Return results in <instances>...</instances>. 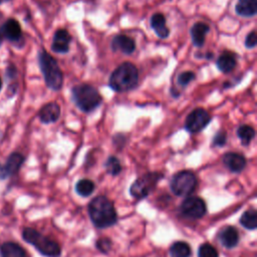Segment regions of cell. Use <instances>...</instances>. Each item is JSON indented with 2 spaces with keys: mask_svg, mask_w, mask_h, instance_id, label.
I'll use <instances>...</instances> for the list:
<instances>
[{
  "mask_svg": "<svg viewBox=\"0 0 257 257\" xmlns=\"http://www.w3.org/2000/svg\"><path fill=\"white\" fill-rule=\"evenodd\" d=\"M170 187L172 192L179 197L189 196L197 187V178L191 171L184 170L175 174L171 180Z\"/></svg>",
  "mask_w": 257,
  "mask_h": 257,
  "instance_id": "cell-7",
  "label": "cell"
},
{
  "mask_svg": "<svg viewBox=\"0 0 257 257\" xmlns=\"http://www.w3.org/2000/svg\"><path fill=\"white\" fill-rule=\"evenodd\" d=\"M110 47L113 51H119L123 54H132L136 49V42L127 35L117 34L112 38Z\"/></svg>",
  "mask_w": 257,
  "mask_h": 257,
  "instance_id": "cell-11",
  "label": "cell"
},
{
  "mask_svg": "<svg viewBox=\"0 0 257 257\" xmlns=\"http://www.w3.org/2000/svg\"><path fill=\"white\" fill-rule=\"evenodd\" d=\"M218 239L225 248L232 249L238 245L240 237L238 230L235 227L225 226L219 231Z\"/></svg>",
  "mask_w": 257,
  "mask_h": 257,
  "instance_id": "cell-13",
  "label": "cell"
},
{
  "mask_svg": "<svg viewBox=\"0 0 257 257\" xmlns=\"http://www.w3.org/2000/svg\"><path fill=\"white\" fill-rule=\"evenodd\" d=\"M240 224L248 230H255L257 227V212H256V210L249 209V210L245 211L240 218Z\"/></svg>",
  "mask_w": 257,
  "mask_h": 257,
  "instance_id": "cell-23",
  "label": "cell"
},
{
  "mask_svg": "<svg viewBox=\"0 0 257 257\" xmlns=\"http://www.w3.org/2000/svg\"><path fill=\"white\" fill-rule=\"evenodd\" d=\"M222 161L224 166L232 173L242 172L247 165V161L243 155L233 152L226 153L223 156Z\"/></svg>",
  "mask_w": 257,
  "mask_h": 257,
  "instance_id": "cell-10",
  "label": "cell"
},
{
  "mask_svg": "<svg viewBox=\"0 0 257 257\" xmlns=\"http://www.w3.org/2000/svg\"><path fill=\"white\" fill-rule=\"evenodd\" d=\"M198 257H219V253L210 243H203L199 246Z\"/></svg>",
  "mask_w": 257,
  "mask_h": 257,
  "instance_id": "cell-27",
  "label": "cell"
},
{
  "mask_svg": "<svg viewBox=\"0 0 257 257\" xmlns=\"http://www.w3.org/2000/svg\"><path fill=\"white\" fill-rule=\"evenodd\" d=\"M195 79V73L192 71H184L178 76V83L182 86H187L192 80Z\"/></svg>",
  "mask_w": 257,
  "mask_h": 257,
  "instance_id": "cell-29",
  "label": "cell"
},
{
  "mask_svg": "<svg viewBox=\"0 0 257 257\" xmlns=\"http://www.w3.org/2000/svg\"><path fill=\"white\" fill-rule=\"evenodd\" d=\"M71 35L66 29H58L54 35L51 44L52 51L56 53H66L69 50Z\"/></svg>",
  "mask_w": 257,
  "mask_h": 257,
  "instance_id": "cell-12",
  "label": "cell"
},
{
  "mask_svg": "<svg viewBox=\"0 0 257 257\" xmlns=\"http://www.w3.org/2000/svg\"><path fill=\"white\" fill-rule=\"evenodd\" d=\"M1 86H2V81H1V79H0V89H1Z\"/></svg>",
  "mask_w": 257,
  "mask_h": 257,
  "instance_id": "cell-34",
  "label": "cell"
},
{
  "mask_svg": "<svg viewBox=\"0 0 257 257\" xmlns=\"http://www.w3.org/2000/svg\"><path fill=\"white\" fill-rule=\"evenodd\" d=\"M210 31V27L208 24L204 22H196L191 27V37L192 42L196 47L203 46L206 38V34Z\"/></svg>",
  "mask_w": 257,
  "mask_h": 257,
  "instance_id": "cell-15",
  "label": "cell"
},
{
  "mask_svg": "<svg viewBox=\"0 0 257 257\" xmlns=\"http://www.w3.org/2000/svg\"><path fill=\"white\" fill-rule=\"evenodd\" d=\"M171 257H191L192 250L190 245L184 241H177L170 247Z\"/></svg>",
  "mask_w": 257,
  "mask_h": 257,
  "instance_id": "cell-22",
  "label": "cell"
},
{
  "mask_svg": "<svg viewBox=\"0 0 257 257\" xmlns=\"http://www.w3.org/2000/svg\"><path fill=\"white\" fill-rule=\"evenodd\" d=\"M139 82V71L135 64L123 62L110 74L109 87L116 92H126L137 87Z\"/></svg>",
  "mask_w": 257,
  "mask_h": 257,
  "instance_id": "cell-2",
  "label": "cell"
},
{
  "mask_svg": "<svg viewBox=\"0 0 257 257\" xmlns=\"http://www.w3.org/2000/svg\"><path fill=\"white\" fill-rule=\"evenodd\" d=\"M8 177V174L4 168L3 165L0 164V180H3V179H6Z\"/></svg>",
  "mask_w": 257,
  "mask_h": 257,
  "instance_id": "cell-32",
  "label": "cell"
},
{
  "mask_svg": "<svg viewBox=\"0 0 257 257\" xmlns=\"http://www.w3.org/2000/svg\"><path fill=\"white\" fill-rule=\"evenodd\" d=\"M92 224L99 229L113 226L117 221V214L112 202L104 196L93 198L87 206Z\"/></svg>",
  "mask_w": 257,
  "mask_h": 257,
  "instance_id": "cell-1",
  "label": "cell"
},
{
  "mask_svg": "<svg viewBox=\"0 0 257 257\" xmlns=\"http://www.w3.org/2000/svg\"><path fill=\"white\" fill-rule=\"evenodd\" d=\"M95 247L102 253H108L112 247V243L108 238H100L95 242Z\"/></svg>",
  "mask_w": 257,
  "mask_h": 257,
  "instance_id": "cell-28",
  "label": "cell"
},
{
  "mask_svg": "<svg viewBox=\"0 0 257 257\" xmlns=\"http://www.w3.org/2000/svg\"><path fill=\"white\" fill-rule=\"evenodd\" d=\"M1 257H27L25 250L15 242H5L0 246Z\"/></svg>",
  "mask_w": 257,
  "mask_h": 257,
  "instance_id": "cell-20",
  "label": "cell"
},
{
  "mask_svg": "<svg viewBox=\"0 0 257 257\" xmlns=\"http://www.w3.org/2000/svg\"><path fill=\"white\" fill-rule=\"evenodd\" d=\"M38 61L46 85L52 90H59L63 83V73L55 58L45 50H41Z\"/></svg>",
  "mask_w": 257,
  "mask_h": 257,
  "instance_id": "cell-4",
  "label": "cell"
},
{
  "mask_svg": "<svg viewBox=\"0 0 257 257\" xmlns=\"http://www.w3.org/2000/svg\"><path fill=\"white\" fill-rule=\"evenodd\" d=\"M6 1H8V0H0V3H3V2H6Z\"/></svg>",
  "mask_w": 257,
  "mask_h": 257,
  "instance_id": "cell-33",
  "label": "cell"
},
{
  "mask_svg": "<svg viewBox=\"0 0 257 257\" xmlns=\"http://www.w3.org/2000/svg\"><path fill=\"white\" fill-rule=\"evenodd\" d=\"M104 168L107 174L117 176L121 172V165L119 160L114 156H109L104 163Z\"/></svg>",
  "mask_w": 257,
  "mask_h": 257,
  "instance_id": "cell-26",
  "label": "cell"
},
{
  "mask_svg": "<svg viewBox=\"0 0 257 257\" xmlns=\"http://www.w3.org/2000/svg\"><path fill=\"white\" fill-rule=\"evenodd\" d=\"M236 64H237L236 55L229 51H226L223 54H221L216 62L218 69L224 73L231 72L235 68Z\"/></svg>",
  "mask_w": 257,
  "mask_h": 257,
  "instance_id": "cell-19",
  "label": "cell"
},
{
  "mask_svg": "<svg viewBox=\"0 0 257 257\" xmlns=\"http://www.w3.org/2000/svg\"><path fill=\"white\" fill-rule=\"evenodd\" d=\"M23 163H24V157L21 154H19V153L11 154L8 157L6 164L4 166L8 176L16 174L19 171V169L21 168Z\"/></svg>",
  "mask_w": 257,
  "mask_h": 257,
  "instance_id": "cell-21",
  "label": "cell"
},
{
  "mask_svg": "<svg viewBox=\"0 0 257 257\" xmlns=\"http://www.w3.org/2000/svg\"><path fill=\"white\" fill-rule=\"evenodd\" d=\"M71 96L72 101L83 112H90L94 110L102 101V97L98 90L87 83H81L73 86L71 89Z\"/></svg>",
  "mask_w": 257,
  "mask_h": 257,
  "instance_id": "cell-3",
  "label": "cell"
},
{
  "mask_svg": "<svg viewBox=\"0 0 257 257\" xmlns=\"http://www.w3.org/2000/svg\"><path fill=\"white\" fill-rule=\"evenodd\" d=\"M22 238L45 257H59L61 254L60 246L56 241L49 239L33 228H25L22 231Z\"/></svg>",
  "mask_w": 257,
  "mask_h": 257,
  "instance_id": "cell-5",
  "label": "cell"
},
{
  "mask_svg": "<svg viewBox=\"0 0 257 257\" xmlns=\"http://www.w3.org/2000/svg\"><path fill=\"white\" fill-rule=\"evenodd\" d=\"M2 36L11 40V41H17L21 38V27L17 20L15 19H8L1 29Z\"/></svg>",
  "mask_w": 257,
  "mask_h": 257,
  "instance_id": "cell-16",
  "label": "cell"
},
{
  "mask_svg": "<svg viewBox=\"0 0 257 257\" xmlns=\"http://www.w3.org/2000/svg\"><path fill=\"white\" fill-rule=\"evenodd\" d=\"M60 115V106L56 102H48L39 111V118L43 123L55 122Z\"/></svg>",
  "mask_w": 257,
  "mask_h": 257,
  "instance_id": "cell-14",
  "label": "cell"
},
{
  "mask_svg": "<svg viewBox=\"0 0 257 257\" xmlns=\"http://www.w3.org/2000/svg\"><path fill=\"white\" fill-rule=\"evenodd\" d=\"M94 189V183L88 179H81L75 184V191L81 197H88L93 193Z\"/></svg>",
  "mask_w": 257,
  "mask_h": 257,
  "instance_id": "cell-25",
  "label": "cell"
},
{
  "mask_svg": "<svg viewBox=\"0 0 257 257\" xmlns=\"http://www.w3.org/2000/svg\"><path fill=\"white\" fill-rule=\"evenodd\" d=\"M180 211L184 217L197 220L206 215L207 206L202 198L197 196H189L182 202Z\"/></svg>",
  "mask_w": 257,
  "mask_h": 257,
  "instance_id": "cell-8",
  "label": "cell"
},
{
  "mask_svg": "<svg viewBox=\"0 0 257 257\" xmlns=\"http://www.w3.org/2000/svg\"><path fill=\"white\" fill-rule=\"evenodd\" d=\"M257 43V36H256V32L255 31H251L245 39V47L246 48H254L256 46Z\"/></svg>",
  "mask_w": 257,
  "mask_h": 257,
  "instance_id": "cell-31",
  "label": "cell"
},
{
  "mask_svg": "<svg viewBox=\"0 0 257 257\" xmlns=\"http://www.w3.org/2000/svg\"><path fill=\"white\" fill-rule=\"evenodd\" d=\"M237 136L243 146H248L255 137V130L249 124H242L237 128Z\"/></svg>",
  "mask_w": 257,
  "mask_h": 257,
  "instance_id": "cell-24",
  "label": "cell"
},
{
  "mask_svg": "<svg viewBox=\"0 0 257 257\" xmlns=\"http://www.w3.org/2000/svg\"><path fill=\"white\" fill-rule=\"evenodd\" d=\"M0 16H1V14H0Z\"/></svg>",
  "mask_w": 257,
  "mask_h": 257,
  "instance_id": "cell-35",
  "label": "cell"
},
{
  "mask_svg": "<svg viewBox=\"0 0 257 257\" xmlns=\"http://www.w3.org/2000/svg\"><path fill=\"white\" fill-rule=\"evenodd\" d=\"M163 178V174L159 172L148 173L138 178L130 187V194L137 200L148 197L156 188L158 182Z\"/></svg>",
  "mask_w": 257,
  "mask_h": 257,
  "instance_id": "cell-6",
  "label": "cell"
},
{
  "mask_svg": "<svg viewBox=\"0 0 257 257\" xmlns=\"http://www.w3.org/2000/svg\"><path fill=\"white\" fill-rule=\"evenodd\" d=\"M235 11L242 17H253L257 13V0H238Z\"/></svg>",
  "mask_w": 257,
  "mask_h": 257,
  "instance_id": "cell-18",
  "label": "cell"
},
{
  "mask_svg": "<svg viewBox=\"0 0 257 257\" xmlns=\"http://www.w3.org/2000/svg\"><path fill=\"white\" fill-rule=\"evenodd\" d=\"M227 143V134L226 132H218L215 136H214V139H213V146L214 147H219V148H222L226 145Z\"/></svg>",
  "mask_w": 257,
  "mask_h": 257,
  "instance_id": "cell-30",
  "label": "cell"
},
{
  "mask_svg": "<svg viewBox=\"0 0 257 257\" xmlns=\"http://www.w3.org/2000/svg\"><path fill=\"white\" fill-rule=\"evenodd\" d=\"M151 27L162 39H166L170 35V29L166 24V17L162 13H155L151 17Z\"/></svg>",
  "mask_w": 257,
  "mask_h": 257,
  "instance_id": "cell-17",
  "label": "cell"
},
{
  "mask_svg": "<svg viewBox=\"0 0 257 257\" xmlns=\"http://www.w3.org/2000/svg\"><path fill=\"white\" fill-rule=\"evenodd\" d=\"M211 121V116L209 112L202 108L197 107L192 110L185 120V128L191 134H196L203 131Z\"/></svg>",
  "mask_w": 257,
  "mask_h": 257,
  "instance_id": "cell-9",
  "label": "cell"
}]
</instances>
